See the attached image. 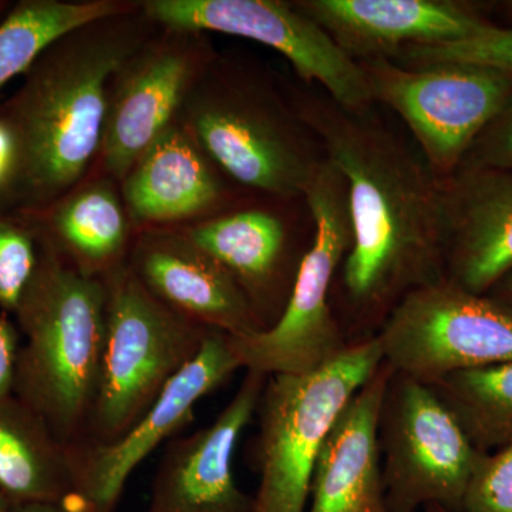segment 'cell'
<instances>
[{"label":"cell","mask_w":512,"mask_h":512,"mask_svg":"<svg viewBox=\"0 0 512 512\" xmlns=\"http://www.w3.org/2000/svg\"><path fill=\"white\" fill-rule=\"evenodd\" d=\"M376 104L350 109L301 92L295 110L348 184L353 244L340 284L349 316L382 325L407 293L446 279L444 181Z\"/></svg>","instance_id":"cell-1"},{"label":"cell","mask_w":512,"mask_h":512,"mask_svg":"<svg viewBox=\"0 0 512 512\" xmlns=\"http://www.w3.org/2000/svg\"><path fill=\"white\" fill-rule=\"evenodd\" d=\"M126 18L123 13L60 37L0 107L19 140L16 210L55 204L101 150L110 84L141 47L137 28Z\"/></svg>","instance_id":"cell-2"},{"label":"cell","mask_w":512,"mask_h":512,"mask_svg":"<svg viewBox=\"0 0 512 512\" xmlns=\"http://www.w3.org/2000/svg\"><path fill=\"white\" fill-rule=\"evenodd\" d=\"M106 302L103 279L40 244L35 278L13 316L22 335L13 394L67 447L86 437L96 402Z\"/></svg>","instance_id":"cell-3"},{"label":"cell","mask_w":512,"mask_h":512,"mask_svg":"<svg viewBox=\"0 0 512 512\" xmlns=\"http://www.w3.org/2000/svg\"><path fill=\"white\" fill-rule=\"evenodd\" d=\"M106 339L99 389L82 443L119 439L200 353L211 330L158 301L127 262L104 275Z\"/></svg>","instance_id":"cell-4"},{"label":"cell","mask_w":512,"mask_h":512,"mask_svg":"<svg viewBox=\"0 0 512 512\" xmlns=\"http://www.w3.org/2000/svg\"><path fill=\"white\" fill-rule=\"evenodd\" d=\"M383 363L376 336L309 375L266 379L256 414L259 485L251 512H306L316 460L326 434Z\"/></svg>","instance_id":"cell-5"},{"label":"cell","mask_w":512,"mask_h":512,"mask_svg":"<svg viewBox=\"0 0 512 512\" xmlns=\"http://www.w3.org/2000/svg\"><path fill=\"white\" fill-rule=\"evenodd\" d=\"M303 198L311 212L313 235L284 312L262 332L245 338L229 336L245 372L268 377L309 375L350 345L330 306L333 282L353 244L348 184L326 160Z\"/></svg>","instance_id":"cell-6"},{"label":"cell","mask_w":512,"mask_h":512,"mask_svg":"<svg viewBox=\"0 0 512 512\" xmlns=\"http://www.w3.org/2000/svg\"><path fill=\"white\" fill-rule=\"evenodd\" d=\"M187 128L235 181L292 200L305 197L328 160L298 111L248 80L220 79L194 93Z\"/></svg>","instance_id":"cell-7"},{"label":"cell","mask_w":512,"mask_h":512,"mask_svg":"<svg viewBox=\"0 0 512 512\" xmlns=\"http://www.w3.org/2000/svg\"><path fill=\"white\" fill-rule=\"evenodd\" d=\"M373 101L393 110L440 178L468 151L512 96V76L474 64L409 69L383 57L359 60Z\"/></svg>","instance_id":"cell-8"},{"label":"cell","mask_w":512,"mask_h":512,"mask_svg":"<svg viewBox=\"0 0 512 512\" xmlns=\"http://www.w3.org/2000/svg\"><path fill=\"white\" fill-rule=\"evenodd\" d=\"M384 498L389 512L440 505L463 512L478 451L429 384L392 373L379 423Z\"/></svg>","instance_id":"cell-9"},{"label":"cell","mask_w":512,"mask_h":512,"mask_svg":"<svg viewBox=\"0 0 512 512\" xmlns=\"http://www.w3.org/2000/svg\"><path fill=\"white\" fill-rule=\"evenodd\" d=\"M376 338L393 373L423 383L512 362L511 313L447 279L407 293Z\"/></svg>","instance_id":"cell-10"},{"label":"cell","mask_w":512,"mask_h":512,"mask_svg":"<svg viewBox=\"0 0 512 512\" xmlns=\"http://www.w3.org/2000/svg\"><path fill=\"white\" fill-rule=\"evenodd\" d=\"M144 16L177 35L218 32L245 37L281 53L305 83L322 86L350 109L373 106L359 63L350 59L318 23L282 0H148Z\"/></svg>","instance_id":"cell-11"},{"label":"cell","mask_w":512,"mask_h":512,"mask_svg":"<svg viewBox=\"0 0 512 512\" xmlns=\"http://www.w3.org/2000/svg\"><path fill=\"white\" fill-rule=\"evenodd\" d=\"M237 370V353L227 333L211 330L194 359L165 386L150 410L106 444L69 446L73 493L67 512H116L131 473L163 441L173 439L194 419L197 403Z\"/></svg>","instance_id":"cell-12"},{"label":"cell","mask_w":512,"mask_h":512,"mask_svg":"<svg viewBox=\"0 0 512 512\" xmlns=\"http://www.w3.org/2000/svg\"><path fill=\"white\" fill-rule=\"evenodd\" d=\"M266 379L247 372L210 426L168 441L146 512H251L252 497L238 487L232 461L239 437L258 410Z\"/></svg>","instance_id":"cell-13"},{"label":"cell","mask_w":512,"mask_h":512,"mask_svg":"<svg viewBox=\"0 0 512 512\" xmlns=\"http://www.w3.org/2000/svg\"><path fill=\"white\" fill-rule=\"evenodd\" d=\"M197 56L181 42L140 47L114 76L104 124L103 153L107 171L126 180L147 148L174 123L190 94Z\"/></svg>","instance_id":"cell-14"},{"label":"cell","mask_w":512,"mask_h":512,"mask_svg":"<svg viewBox=\"0 0 512 512\" xmlns=\"http://www.w3.org/2000/svg\"><path fill=\"white\" fill-rule=\"evenodd\" d=\"M296 8L350 59H390L402 47L444 45L483 32L488 22L454 0H298Z\"/></svg>","instance_id":"cell-15"},{"label":"cell","mask_w":512,"mask_h":512,"mask_svg":"<svg viewBox=\"0 0 512 512\" xmlns=\"http://www.w3.org/2000/svg\"><path fill=\"white\" fill-rule=\"evenodd\" d=\"M127 264L158 301L198 325L232 338L265 330L234 276L183 231L147 232Z\"/></svg>","instance_id":"cell-16"},{"label":"cell","mask_w":512,"mask_h":512,"mask_svg":"<svg viewBox=\"0 0 512 512\" xmlns=\"http://www.w3.org/2000/svg\"><path fill=\"white\" fill-rule=\"evenodd\" d=\"M443 181L446 279L487 295L512 271V170L460 167Z\"/></svg>","instance_id":"cell-17"},{"label":"cell","mask_w":512,"mask_h":512,"mask_svg":"<svg viewBox=\"0 0 512 512\" xmlns=\"http://www.w3.org/2000/svg\"><path fill=\"white\" fill-rule=\"evenodd\" d=\"M392 373L383 362L330 427L313 470L308 512H389L379 423Z\"/></svg>","instance_id":"cell-18"},{"label":"cell","mask_w":512,"mask_h":512,"mask_svg":"<svg viewBox=\"0 0 512 512\" xmlns=\"http://www.w3.org/2000/svg\"><path fill=\"white\" fill-rule=\"evenodd\" d=\"M184 234L234 276L265 329L284 312L296 272L288 229L264 210H247L184 229Z\"/></svg>","instance_id":"cell-19"},{"label":"cell","mask_w":512,"mask_h":512,"mask_svg":"<svg viewBox=\"0 0 512 512\" xmlns=\"http://www.w3.org/2000/svg\"><path fill=\"white\" fill-rule=\"evenodd\" d=\"M124 204L137 225L194 217L220 201L222 185L187 127L171 124L124 180Z\"/></svg>","instance_id":"cell-20"},{"label":"cell","mask_w":512,"mask_h":512,"mask_svg":"<svg viewBox=\"0 0 512 512\" xmlns=\"http://www.w3.org/2000/svg\"><path fill=\"white\" fill-rule=\"evenodd\" d=\"M20 212L40 244L83 274L103 278L127 262L128 214L116 191L104 181L74 191L43 210Z\"/></svg>","instance_id":"cell-21"},{"label":"cell","mask_w":512,"mask_h":512,"mask_svg":"<svg viewBox=\"0 0 512 512\" xmlns=\"http://www.w3.org/2000/svg\"><path fill=\"white\" fill-rule=\"evenodd\" d=\"M0 490L13 504L62 507L73 493L67 446L15 394L0 399Z\"/></svg>","instance_id":"cell-22"},{"label":"cell","mask_w":512,"mask_h":512,"mask_svg":"<svg viewBox=\"0 0 512 512\" xmlns=\"http://www.w3.org/2000/svg\"><path fill=\"white\" fill-rule=\"evenodd\" d=\"M126 12V6L111 0H22L16 3L0 20V90L10 80L28 72L60 37Z\"/></svg>","instance_id":"cell-23"},{"label":"cell","mask_w":512,"mask_h":512,"mask_svg":"<svg viewBox=\"0 0 512 512\" xmlns=\"http://www.w3.org/2000/svg\"><path fill=\"white\" fill-rule=\"evenodd\" d=\"M426 384L478 451L512 446V362L448 373Z\"/></svg>","instance_id":"cell-24"},{"label":"cell","mask_w":512,"mask_h":512,"mask_svg":"<svg viewBox=\"0 0 512 512\" xmlns=\"http://www.w3.org/2000/svg\"><path fill=\"white\" fill-rule=\"evenodd\" d=\"M389 60L409 69L439 64H474L512 76V29L491 25L460 42L402 47Z\"/></svg>","instance_id":"cell-25"},{"label":"cell","mask_w":512,"mask_h":512,"mask_svg":"<svg viewBox=\"0 0 512 512\" xmlns=\"http://www.w3.org/2000/svg\"><path fill=\"white\" fill-rule=\"evenodd\" d=\"M39 262V239L22 212L0 207V312L15 316Z\"/></svg>","instance_id":"cell-26"},{"label":"cell","mask_w":512,"mask_h":512,"mask_svg":"<svg viewBox=\"0 0 512 512\" xmlns=\"http://www.w3.org/2000/svg\"><path fill=\"white\" fill-rule=\"evenodd\" d=\"M463 512H512V446L481 456Z\"/></svg>","instance_id":"cell-27"},{"label":"cell","mask_w":512,"mask_h":512,"mask_svg":"<svg viewBox=\"0 0 512 512\" xmlns=\"http://www.w3.org/2000/svg\"><path fill=\"white\" fill-rule=\"evenodd\" d=\"M460 167L512 170V96L477 138Z\"/></svg>","instance_id":"cell-28"},{"label":"cell","mask_w":512,"mask_h":512,"mask_svg":"<svg viewBox=\"0 0 512 512\" xmlns=\"http://www.w3.org/2000/svg\"><path fill=\"white\" fill-rule=\"evenodd\" d=\"M20 174V148L15 128L0 109V207L15 208Z\"/></svg>","instance_id":"cell-29"},{"label":"cell","mask_w":512,"mask_h":512,"mask_svg":"<svg viewBox=\"0 0 512 512\" xmlns=\"http://www.w3.org/2000/svg\"><path fill=\"white\" fill-rule=\"evenodd\" d=\"M22 335L15 319L0 312V399L15 393Z\"/></svg>","instance_id":"cell-30"},{"label":"cell","mask_w":512,"mask_h":512,"mask_svg":"<svg viewBox=\"0 0 512 512\" xmlns=\"http://www.w3.org/2000/svg\"><path fill=\"white\" fill-rule=\"evenodd\" d=\"M488 298L512 315V271L497 282L487 293Z\"/></svg>","instance_id":"cell-31"},{"label":"cell","mask_w":512,"mask_h":512,"mask_svg":"<svg viewBox=\"0 0 512 512\" xmlns=\"http://www.w3.org/2000/svg\"><path fill=\"white\" fill-rule=\"evenodd\" d=\"M12 512H67L62 505L55 504H13Z\"/></svg>","instance_id":"cell-32"},{"label":"cell","mask_w":512,"mask_h":512,"mask_svg":"<svg viewBox=\"0 0 512 512\" xmlns=\"http://www.w3.org/2000/svg\"><path fill=\"white\" fill-rule=\"evenodd\" d=\"M12 508L13 503L10 498L0 490V512H12Z\"/></svg>","instance_id":"cell-33"},{"label":"cell","mask_w":512,"mask_h":512,"mask_svg":"<svg viewBox=\"0 0 512 512\" xmlns=\"http://www.w3.org/2000/svg\"><path fill=\"white\" fill-rule=\"evenodd\" d=\"M424 512H450V511L444 510V508L440 507V505L430 504V505H426V507H424Z\"/></svg>","instance_id":"cell-34"},{"label":"cell","mask_w":512,"mask_h":512,"mask_svg":"<svg viewBox=\"0 0 512 512\" xmlns=\"http://www.w3.org/2000/svg\"><path fill=\"white\" fill-rule=\"evenodd\" d=\"M507 5L508 15H510L512 19V2L507 3Z\"/></svg>","instance_id":"cell-35"},{"label":"cell","mask_w":512,"mask_h":512,"mask_svg":"<svg viewBox=\"0 0 512 512\" xmlns=\"http://www.w3.org/2000/svg\"><path fill=\"white\" fill-rule=\"evenodd\" d=\"M3 9H5V3L0 2V12H2Z\"/></svg>","instance_id":"cell-36"}]
</instances>
